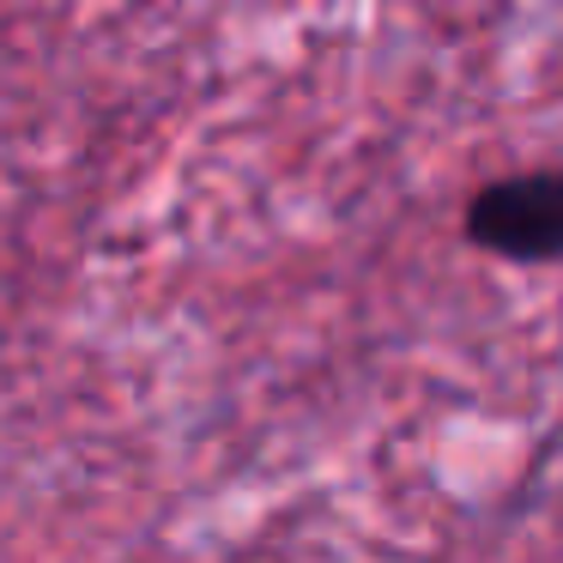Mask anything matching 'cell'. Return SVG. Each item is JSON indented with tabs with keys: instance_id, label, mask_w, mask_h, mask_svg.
Masks as SVG:
<instances>
[{
	"instance_id": "obj_1",
	"label": "cell",
	"mask_w": 563,
	"mask_h": 563,
	"mask_svg": "<svg viewBox=\"0 0 563 563\" xmlns=\"http://www.w3.org/2000/svg\"><path fill=\"white\" fill-rule=\"evenodd\" d=\"M461 236L503 267H563V164L478 183L461 207Z\"/></svg>"
}]
</instances>
